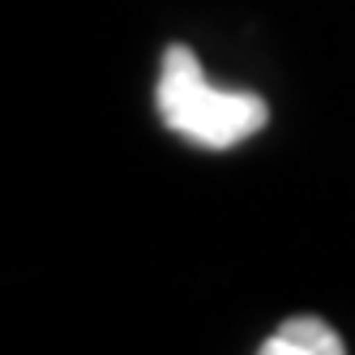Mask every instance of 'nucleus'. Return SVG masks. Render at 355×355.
<instances>
[{
    "mask_svg": "<svg viewBox=\"0 0 355 355\" xmlns=\"http://www.w3.org/2000/svg\"><path fill=\"white\" fill-rule=\"evenodd\" d=\"M159 116L171 133L193 146L227 150L266 129V103L244 90H214L189 47H171L159 73Z\"/></svg>",
    "mask_w": 355,
    "mask_h": 355,
    "instance_id": "obj_1",
    "label": "nucleus"
},
{
    "mask_svg": "<svg viewBox=\"0 0 355 355\" xmlns=\"http://www.w3.org/2000/svg\"><path fill=\"white\" fill-rule=\"evenodd\" d=\"M261 355H343V338L317 317H295L261 343Z\"/></svg>",
    "mask_w": 355,
    "mask_h": 355,
    "instance_id": "obj_2",
    "label": "nucleus"
}]
</instances>
